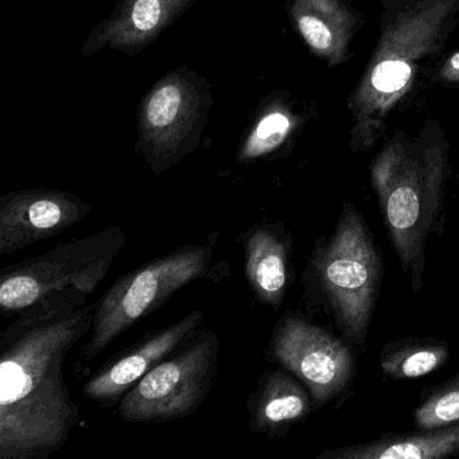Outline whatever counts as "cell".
I'll use <instances>...</instances> for the list:
<instances>
[{"instance_id": "6da1fadb", "label": "cell", "mask_w": 459, "mask_h": 459, "mask_svg": "<svg viewBox=\"0 0 459 459\" xmlns=\"http://www.w3.org/2000/svg\"><path fill=\"white\" fill-rule=\"evenodd\" d=\"M95 308L22 314L0 333V459H48L79 427L64 364Z\"/></svg>"}, {"instance_id": "7a4b0ae2", "label": "cell", "mask_w": 459, "mask_h": 459, "mask_svg": "<svg viewBox=\"0 0 459 459\" xmlns=\"http://www.w3.org/2000/svg\"><path fill=\"white\" fill-rule=\"evenodd\" d=\"M380 33L346 103L349 149L364 152L388 131L432 77L459 28V0H380Z\"/></svg>"}, {"instance_id": "3957f363", "label": "cell", "mask_w": 459, "mask_h": 459, "mask_svg": "<svg viewBox=\"0 0 459 459\" xmlns=\"http://www.w3.org/2000/svg\"><path fill=\"white\" fill-rule=\"evenodd\" d=\"M450 154L445 130L429 119L413 138L397 131L370 165L392 246L413 292L423 286L426 240L443 224Z\"/></svg>"}, {"instance_id": "277c9868", "label": "cell", "mask_w": 459, "mask_h": 459, "mask_svg": "<svg viewBox=\"0 0 459 459\" xmlns=\"http://www.w3.org/2000/svg\"><path fill=\"white\" fill-rule=\"evenodd\" d=\"M126 241L123 228L109 227L4 267L0 271V313L18 316L82 307L108 276Z\"/></svg>"}, {"instance_id": "5b68a950", "label": "cell", "mask_w": 459, "mask_h": 459, "mask_svg": "<svg viewBox=\"0 0 459 459\" xmlns=\"http://www.w3.org/2000/svg\"><path fill=\"white\" fill-rule=\"evenodd\" d=\"M384 264L364 217L346 203L334 233L316 244L305 273L343 337L362 345L383 279Z\"/></svg>"}, {"instance_id": "8992f818", "label": "cell", "mask_w": 459, "mask_h": 459, "mask_svg": "<svg viewBox=\"0 0 459 459\" xmlns=\"http://www.w3.org/2000/svg\"><path fill=\"white\" fill-rule=\"evenodd\" d=\"M217 243L219 232H213L204 243L179 247L117 279L96 300L91 337L82 351V362L98 357L179 290L201 279H216L213 256Z\"/></svg>"}, {"instance_id": "52a82bcc", "label": "cell", "mask_w": 459, "mask_h": 459, "mask_svg": "<svg viewBox=\"0 0 459 459\" xmlns=\"http://www.w3.org/2000/svg\"><path fill=\"white\" fill-rule=\"evenodd\" d=\"M212 106L208 82L187 68L170 72L147 92L139 106L135 150L152 173H166L195 152Z\"/></svg>"}, {"instance_id": "ba28073f", "label": "cell", "mask_w": 459, "mask_h": 459, "mask_svg": "<svg viewBox=\"0 0 459 459\" xmlns=\"http://www.w3.org/2000/svg\"><path fill=\"white\" fill-rule=\"evenodd\" d=\"M219 356L216 333H195L179 353L152 368L120 399V418L130 423H165L192 416L211 392Z\"/></svg>"}, {"instance_id": "9c48e42d", "label": "cell", "mask_w": 459, "mask_h": 459, "mask_svg": "<svg viewBox=\"0 0 459 459\" xmlns=\"http://www.w3.org/2000/svg\"><path fill=\"white\" fill-rule=\"evenodd\" d=\"M273 359L310 392L322 407L345 391L354 375L351 349L324 327L297 314L279 319L270 340Z\"/></svg>"}, {"instance_id": "30bf717a", "label": "cell", "mask_w": 459, "mask_h": 459, "mask_svg": "<svg viewBox=\"0 0 459 459\" xmlns=\"http://www.w3.org/2000/svg\"><path fill=\"white\" fill-rule=\"evenodd\" d=\"M92 208L65 190L28 189L0 197V255L17 254L57 238L79 224Z\"/></svg>"}, {"instance_id": "8fae6325", "label": "cell", "mask_w": 459, "mask_h": 459, "mask_svg": "<svg viewBox=\"0 0 459 459\" xmlns=\"http://www.w3.org/2000/svg\"><path fill=\"white\" fill-rule=\"evenodd\" d=\"M203 311H193L170 326L144 338L127 353L101 368L82 385V394L92 402L111 404L122 399L152 368L168 359L200 329Z\"/></svg>"}, {"instance_id": "7c38bea8", "label": "cell", "mask_w": 459, "mask_h": 459, "mask_svg": "<svg viewBox=\"0 0 459 459\" xmlns=\"http://www.w3.org/2000/svg\"><path fill=\"white\" fill-rule=\"evenodd\" d=\"M287 15L311 55L330 68L354 57L365 17L351 0H286Z\"/></svg>"}, {"instance_id": "4fadbf2b", "label": "cell", "mask_w": 459, "mask_h": 459, "mask_svg": "<svg viewBox=\"0 0 459 459\" xmlns=\"http://www.w3.org/2000/svg\"><path fill=\"white\" fill-rule=\"evenodd\" d=\"M195 0H122L85 41L82 56L103 48L134 56L149 47L171 23L184 15Z\"/></svg>"}, {"instance_id": "5bb4252c", "label": "cell", "mask_w": 459, "mask_h": 459, "mask_svg": "<svg viewBox=\"0 0 459 459\" xmlns=\"http://www.w3.org/2000/svg\"><path fill=\"white\" fill-rule=\"evenodd\" d=\"M244 273L255 298L278 310L291 281V240L281 222L255 224L240 238Z\"/></svg>"}, {"instance_id": "9a60e30c", "label": "cell", "mask_w": 459, "mask_h": 459, "mask_svg": "<svg viewBox=\"0 0 459 459\" xmlns=\"http://www.w3.org/2000/svg\"><path fill=\"white\" fill-rule=\"evenodd\" d=\"M247 407L251 432L283 437L310 415L314 403L308 389L294 375L276 369L260 377Z\"/></svg>"}, {"instance_id": "2e32d148", "label": "cell", "mask_w": 459, "mask_h": 459, "mask_svg": "<svg viewBox=\"0 0 459 459\" xmlns=\"http://www.w3.org/2000/svg\"><path fill=\"white\" fill-rule=\"evenodd\" d=\"M459 456V424L413 434L385 435L372 442L325 451L329 459H443Z\"/></svg>"}, {"instance_id": "e0dca14e", "label": "cell", "mask_w": 459, "mask_h": 459, "mask_svg": "<svg viewBox=\"0 0 459 459\" xmlns=\"http://www.w3.org/2000/svg\"><path fill=\"white\" fill-rule=\"evenodd\" d=\"M300 117L286 99H273L259 114L238 150L243 163L271 157L278 152L299 128Z\"/></svg>"}, {"instance_id": "ac0fdd59", "label": "cell", "mask_w": 459, "mask_h": 459, "mask_svg": "<svg viewBox=\"0 0 459 459\" xmlns=\"http://www.w3.org/2000/svg\"><path fill=\"white\" fill-rule=\"evenodd\" d=\"M450 359V349L439 340H400L381 351L384 375L396 380L420 377L440 369Z\"/></svg>"}, {"instance_id": "d6986e66", "label": "cell", "mask_w": 459, "mask_h": 459, "mask_svg": "<svg viewBox=\"0 0 459 459\" xmlns=\"http://www.w3.org/2000/svg\"><path fill=\"white\" fill-rule=\"evenodd\" d=\"M416 431L443 429L459 424V375L424 392L413 413Z\"/></svg>"}, {"instance_id": "ffe728a7", "label": "cell", "mask_w": 459, "mask_h": 459, "mask_svg": "<svg viewBox=\"0 0 459 459\" xmlns=\"http://www.w3.org/2000/svg\"><path fill=\"white\" fill-rule=\"evenodd\" d=\"M432 79L443 87L459 88V50L440 58L432 72Z\"/></svg>"}]
</instances>
